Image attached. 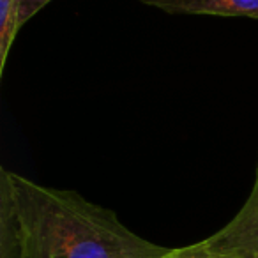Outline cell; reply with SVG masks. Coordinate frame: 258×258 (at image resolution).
<instances>
[{"label": "cell", "mask_w": 258, "mask_h": 258, "mask_svg": "<svg viewBox=\"0 0 258 258\" xmlns=\"http://www.w3.org/2000/svg\"><path fill=\"white\" fill-rule=\"evenodd\" d=\"M170 15L246 16L258 20V0H142Z\"/></svg>", "instance_id": "3957f363"}, {"label": "cell", "mask_w": 258, "mask_h": 258, "mask_svg": "<svg viewBox=\"0 0 258 258\" xmlns=\"http://www.w3.org/2000/svg\"><path fill=\"white\" fill-rule=\"evenodd\" d=\"M205 240L239 258H258V170L249 197L240 211Z\"/></svg>", "instance_id": "7a4b0ae2"}, {"label": "cell", "mask_w": 258, "mask_h": 258, "mask_svg": "<svg viewBox=\"0 0 258 258\" xmlns=\"http://www.w3.org/2000/svg\"><path fill=\"white\" fill-rule=\"evenodd\" d=\"M163 258H239V256L218 249V247L211 246V244L204 239V240H200V242L189 244V246L170 249Z\"/></svg>", "instance_id": "5b68a950"}, {"label": "cell", "mask_w": 258, "mask_h": 258, "mask_svg": "<svg viewBox=\"0 0 258 258\" xmlns=\"http://www.w3.org/2000/svg\"><path fill=\"white\" fill-rule=\"evenodd\" d=\"M168 251L76 191L0 170V258H163Z\"/></svg>", "instance_id": "6da1fadb"}, {"label": "cell", "mask_w": 258, "mask_h": 258, "mask_svg": "<svg viewBox=\"0 0 258 258\" xmlns=\"http://www.w3.org/2000/svg\"><path fill=\"white\" fill-rule=\"evenodd\" d=\"M20 25L18 0H0V73L4 71L9 51L16 39Z\"/></svg>", "instance_id": "277c9868"}, {"label": "cell", "mask_w": 258, "mask_h": 258, "mask_svg": "<svg viewBox=\"0 0 258 258\" xmlns=\"http://www.w3.org/2000/svg\"><path fill=\"white\" fill-rule=\"evenodd\" d=\"M51 0H18V13H20V25H25L36 13H39L44 6Z\"/></svg>", "instance_id": "8992f818"}]
</instances>
